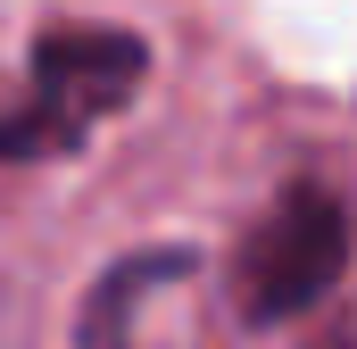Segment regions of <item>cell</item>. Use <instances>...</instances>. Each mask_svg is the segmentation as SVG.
Returning a JSON list of instances; mask_svg holds the SVG:
<instances>
[{
	"instance_id": "cell-4",
	"label": "cell",
	"mask_w": 357,
	"mask_h": 349,
	"mask_svg": "<svg viewBox=\"0 0 357 349\" xmlns=\"http://www.w3.org/2000/svg\"><path fill=\"white\" fill-rule=\"evenodd\" d=\"M333 349H357V341H349V333H341V341H333Z\"/></svg>"
},
{
	"instance_id": "cell-2",
	"label": "cell",
	"mask_w": 357,
	"mask_h": 349,
	"mask_svg": "<svg viewBox=\"0 0 357 349\" xmlns=\"http://www.w3.org/2000/svg\"><path fill=\"white\" fill-rule=\"evenodd\" d=\"M349 208L324 183H291L266 216L250 225L241 258H233V291L250 325H291L307 316L341 274H349Z\"/></svg>"
},
{
	"instance_id": "cell-1",
	"label": "cell",
	"mask_w": 357,
	"mask_h": 349,
	"mask_svg": "<svg viewBox=\"0 0 357 349\" xmlns=\"http://www.w3.org/2000/svg\"><path fill=\"white\" fill-rule=\"evenodd\" d=\"M150 75L142 34L125 25H50L25 50V91L0 108V167L67 158L84 150L91 125H108Z\"/></svg>"
},
{
	"instance_id": "cell-3",
	"label": "cell",
	"mask_w": 357,
	"mask_h": 349,
	"mask_svg": "<svg viewBox=\"0 0 357 349\" xmlns=\"http://www.w3.org/2000/svg\"><path fill=\"white\" fill-rule=\"evenodd\" d=\"M191 266H199L191 250H133V258H116L84 291V308H75V349H125L133 341V308H142L150 291L183 283Z\"/></svg>"
}]
</instances>
